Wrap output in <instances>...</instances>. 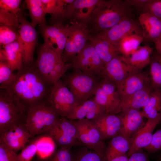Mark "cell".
<instances>
[{"label":"cell","instance_id":"cell-46","mask_svg":"<svg viewBox=\"0 0 161 161\" xmlns=\"http://www.w3.org/2000/svg\"><path fill=\"white\" fill-rule=\"evenodd\" d=\"M152 0H125V2L131 7H133L142 10V13L147 12L148 7Z\"/></svg>","mask_w":161,"mask_h":161},{"label":"cell","instance_id":"cell-3","mask_svg":"<svg viewBox=\"0 0 161 161\" xmlns=\"http://www.w3.org/2000/svg\"><path fill=\"white\" fill-rule=\"evenodd\" d=\"M58 116L47 100L29 107L26 123L31 137L45 134L59 119Z\"/></svg>","mask_w":161,"mask_h":161},{"label":"cell","instance_id":"cell-13","mask_svg":"<svg viewBox=\"0 0 161 161\" xmlns=\"http://www.w3.org/2000/svg\"><path fill=\"white\" fill-rule=\"evenodd\" d=\"M132 34H137L143 37L142 30L138 21L131 17H127L111 28L97 35L103 37L117 47L123 39Z\"/></svg>","mask_w":161,"mask_h":161},{"label":"cell","instance_id":"cell-2","mask_svg":"<svg viewBox=\"0 0 161 161\" xmlns=\"http://www.w3.org/2000/svg\"><path fill=\"white\" fill-rule=\"evenodd\" d=\"M131 7L121 0H100L86 25L91 36L109 29L122 20L131 17Z\"/></svg>","mask_w":161,"mask_h":161},{"label":"cell","instance_id":"cell-19","mask_svg":"<svg viewBox=\"0 0 161 161\" xmlns=\"http://www.w3.org/2000/svg\"><path fill=\"white\" fill-rule=\"evenodd\" d=\"M119 115L121 121L120 134L131 140L143 127V123L142 111L139 109H130L122 111Z\"/></svg>","mask_w":161,"mask_h":161},{"label":"cell","instance_id":"cell-32","mask_svg":"<svg viewBox=\"0 0 161 161\" xmlns=\"http://www.w3.org/2000/svg\"><path fill=\"white\" fill-rule=\"evenodd\" d=\"M143 41L142 36L136 34H131L123 39L117 47L121 55L127 57L137 50Z\"/></svg>","mask_w":161,"mask_h":161},{"label":"cell","instance_id":"cell-9","mask_svg":"<svg viewBox=\"0 0 161 161\" xmlns=\"http://www.w3.org/2000/svg\"><path fill=\"white\" fill-rule=\"evenodd\" d=\"M90 36L85 24L71 23L69 25L62 58L66 63L72 60L84 48Z\"/></svg>","mask_w":161,"mask_h":161},{"label":"cell","instance_id":"cell-41","mask_svg":"<svg viewBox=\"0 0 161 161\" xmlns=\"http://www.w3.org/2000/svg\"><path fill=\"white\" fill-rule=\"evenodd\" d=\"M21 0H0V9L7 10L17 16L20 14Z\"/></svg>","mask_w":161,"mask_h":161},{"label":"cell","instance_id":"cell-5","mask_svg":"<svg viewBox=\"0 0 161 161\" xmlns=\"http://www.w3.org/2000/svg\"><path fill=\"white\" fill-rule=\"evenodd\" d=\"M28 109L5 89L0 90V133L17 123H26Z\"/></svg>","mask_w":161,"mask_h":161},{"label":"cell","instance_id":"cell-42","mask_svg":"<svg viewBox=\"0 0 161 161\" xmlns=\"http://www.w3.org/2000/svg\"><path fill=\"white\" fill-rule=\"evenodd\" d=\"M37 153L35 141L26 145L18 154L19 161H30Z\"/></svg>","mask_w":161,"mask_h":161},{"label":"cell","instance_id":"cell-33","mask_svg":"<svg viewBox=\"0 0 161 161\" xmlns=\"http://www.w3.org/2000/svg\"><path fill=\"white\" fill-rule=\"evenodd\" d=\"M149 77L151 86L153 90L161 88V56L158 53L151 57Z\"/></svg>","mask_w":161,"mask_h":161},{"label":"cell","instance_id":"cell-28","mask_svg":"<svg viewBox=\"0 0 161 161\" xmlns=\"http://www.w3.org/2000/svg\"><path fill=\"white\" fill-rule=\"evenodd\" d=\"M153 91L151 85L148 84L121 101V112L130 109H143L148 103Z\"/></svg>","mask_w":161,"mask_h":161},{"label":"cell","instance_id":"cell-4","mask_svg":"<svg viewBox=\"0 0 161 161\" xmlns=\"http://www.w3.org/2000/svg\"><path fill=\"white\" fill-rule=\"evenodd\" d=\"M73 69L71 73L65 76L63 82L72 93L79 105L91 99L94 95L100 80L99 76Z\"/></svg>","mask_w":161,"mask_h":161},{"label":"cell","instance_id":"cell-49","mask_svg":"<svg viewBox=\"0 0 161 161\" xmlns=\"http://www.w3.org/2000/svg\"><path fill=\"white\" fill-rule=\"evenodd\" d=\"M157 53L161 55V36L154 42Z\"/></svg>","mask_w":161,"mask_h":161},{"label":"cell","instance_id":"cell-29","mask_svg":"<svg viewBox=\"0 0 161 161\" xmlns=\"http://www.w3.org/2000/svg\"><path fill=\"white\" fill-rule=\"evenodd\" d=\"M24 1L31 18L32 25L35 27L38 24L40 28L46 27V14L41 0H26Z\"/></svg>","mask_w":161,"mask_h":161},{"label":"cell","instance_id":"cell-22","mask_svg":"<svg viewBox=\"0 0 161 161\" xmlns=\"http://www.w3.org/2000/svg\"><path fill=\"white\" fill-rule=\"evenodd\" d=\"M0 61H7L13 72L19 70L23 64L24 48L20 38L16 41L1 47Z\"/></svg>","mask_w":161,"mask_h":161},{"label":"cell","instance_id":"cell-34","mask_svg":"<svg viewBox=\"0 0 161 161\" xmlns=\"http://www.w3.org/2000/svg\"><path fill=\"white\" fill-rule=\"evenodd\" d=\"M41 1L45 14L51 15V21L56 20L64 14L65 4L63 0H41Z\"/></svg>","mask_w":161,"mask_h":161},{"label":"cell","instance_id":"cell-18","mask_svg":"<svg viewBox=\"0 0 161 161\" xmlns=\"http://www.w3.org/2000/svg\"><path fill=\"white\" fill-rule=\"evenodd\" d=\"M150 83L149 75L146 72H140L128 76L116 86L121 101L149 84Z\"/></svg>","mask_w":161,"mask_h":161},{"label":"cell","instance_id":"cell-26","mask_svg":"<svg viewBox=\"0 0 161 161\" xmlns=\"http://www.w3.org/2000/svg\"><path fill=\"white\" fill-rule=\"evenodd\" d=\"M88 41L92 44L105 65L113 58L120 55L116 46L99 35H90Z\"/></svg>","mask_w":161,"mask_h":161},{"label":"cell","instance_id":"cell-39","mask_svg":"<svg viewBox=\"0 0 161 161\" xmlns=\"http://www.w3.org/2000/svg\"><path fill=\"white\" fill-rule=\"evenodd\" d=\"M20 15H16L7 10L0 9V25L10 27L18 31Z\"/></svg>","mask_w":161,"mask_h":161},{"label":"cell","instance_id":"cell-6","mask_svg":"<svg viewBox=\"0 0 161 161\" xmlns=\"http://www.w3.org/2000/svg\"><path fill=\"white\" fill-rule=\"evenodd\" d=\"M47 101L62 117H66L79 105L71 91L60 80L52 86Z\"/></svg>","mask_w":161,"mask_h":161},{"label":"cell","instance_id":"cell-24","mask_svg":"<svg viewBox=\"0 0 161 161\" xmlns=\"http://www.w3.org/2000/svg\"><path fill=\"white\" fill-rule=\"evenodd\" d=\"M138 18L144 40L154 43L161 36V20L148 12L140 13Z\"/></svg>","mask_w":161,"mask_h":161},{"label":"cell","instance_id":"cell-10","mask_svg":"<svg viewBox=\"0 0 161 161\" xmlns=\"http://www.w3.org/2000/svg\"><path fill=\"white\" fill-rule=\"evenodd\" d=\"M71 64L73 69L96 76H100L105 65L90 42L78 53Z\"/></svg>","mask_w":161,"mask_h":161},{"label":"cell","instance_id":"cell-8","mask_svg":"<svg viewBox=\"0 0 161 161\" xmlns=\"http://www.w3.org/2000/svg\"><path fill=\"white\" fill-rule=\"evenodd\" d=\"M93 98L103 112L115 114L120 113L121 100L117 91V86L108 80H100Z\"/></svg>","mask_w":161,"mask_h":161},{"label":"cell","instance_id":"cell-30","mask_svg":"<svg viewBox=\"0 0 161 161\" xmlns=\"http://www.w3.org/2000/svg\"><path fill=\"white\" fill-rule=\"evenodd\" d=\"M152 52V48L148 45L140 47L129 56L125 57L130 64L141 70L150 64Z\"/></svg>","mask_w":161,"mask_h":161},{"label":"cell","instance_id":"cell-20","mask_svg":"<svg viewBox=\"0 0 161 161\" xmlns=\"http://www.w3.org/2000/svg\"><path fill=\"white\" fill-rule=\"evenodd\" d=\"M92 121L103 140L112 139L120 133L122 124L119 115L104 112Z\"/></svg>","mask_w":161,"mask_h":161},{"label":"cell","instance_id":"cell-31","mask_svg":"<svg viewBox=\"0 0 161 161\" xmlns=\"http://www.w3.org/2000/svg\"><path fill=\"white\" fill-rule=\"evenodd\" d=\"M142 112L144 117L154 119L161 116V90H155L152 92L147 105Z\"/></svg>","mask_w":161,"mask_h":161},{"label":"cell","instance_id":"cell-7","mask_svg":"<svg viewBox=\"0 0 161 161\" xmlns=\"http://www.w3.org/2000/svg\"><path fill=\"white\" fill-rule=\"evenodd\" d=\"M71 121L76 129L77 138L80 143L88 148L105 156L106 146L92 121L85 119Z\"/></svg>","mask_w":161,"mask_h":161},{"label":"cell","instance_id":"cell-27","mask_svg":"<svg viewBox=\"0 0 161 161\" xmlns=\"http://www.w3.org/2000/svg\"><path fill=\"white\" fill-rule=\"evenodd\" d=\"M131 143V140L120 134L112 138L106 148L105 157L106 161L126 154L130 149Z\"/></svg>","mask_w":161,"mask_h":161},{"label":"cell","instance_id":"cell-40","mask_svg":"<svg viewBox=\"0 0 161 161\" xmlns=\"http://www.w3.org/2000/svg\"><path fill=\"white\" fill-rule=\"evenodd\" d=\"M73 161H106L105 156L90 149L79 153Z\"/></svg>","mask_w":161,"mask_h":161},{"label":"cell","instance_id":"cell-25","mask_svg":"<svg viewBox=\"0 0 161 161\" xmlns=\"http://www.w3.org/2000/svg\"><path fill=\"white\" fill-rule=\"evenodd\" d=\"M104 112L94 99L91 98L77 105L66 118L73 121L93 120Z\"/></svg>","mask_w":161,"mask_h":161},{"label":"cell","instance_id":"cell-35","mask_svg":"<svg viewBox=\"0 0 161 161\" xmlns=\"http://www.w3.org/2000/svg\"><path fill=\"white\" fill-rule=\"evenodd\" d=\"M72 67L71 64L64 63L62 58L56 63L53 70L49 74L47 80L48 83L52 86L59 80L68 69Z\"/></svg>","mask_w":161,"mask_h":161},{"label":"cell","instance_id":"cell-36","mask_svg":"<svg viewBox=\"0 0 161 161\" xmlns=\"http://www.w3.org/2000/svg\"><path fill=\"white\" fill-rule=\"evenodd\" d=\"M16 77L7 61H0V88L6 89Z\"/></svg>","mask_w":161,"mask_h":161},{"label":"cell","instance_id":"cell-21","mask_svg":"<svg viewBox=\"0 0 161 161\" xmlns=\"http://www.w3.org/2000/svg\"><path fill=\"white\" fill-rule=\"evenodd\" d=\"M61 58H62V57L49 45L44 42L40 47L37 58L34 63L47 82L49 74Z\"/></svg>","mask_w":161,"mask_h":161},{"label":"cell","instance_id":"cell-51","mask_svg":"<svg viewBox=\"0 0 161 161\" xmlns=\"http://www.w3.org/2000/svg\"><path fill=\"white\" fill-rule=\"evenodd\" d=\"M158 160V161H161V153L160 154Z\"/></svg>","mask_w":161,"mask_h":161},{"label":"cell","instance_id":"cell-38","mask_svg":"<svg viewBox=\"0 0 161 161\" xmlns=\"http://www.w3.org/2000/svg\"><path fill=\"white\" fill-rule=\"evenodd\" d=\"M20 37L18 31L6 26H0V45L2 47L17 40Z\"/></svg>","mask_w":161,"mask_h":161},{"label":"cell","instance_id":"cell-12","mask_svg":"<svg viewBox=\"0 0 161 161\" xmlns=\"http://www.w3.org/2000/svg\"><path fill=\"white\" fill-rule=\"evenodd\" d=\"M140 70L130 64L125 57L119 55L105 65L100 76L117 86L128 76Z\"/></svg>","mask_w":161,"mask_h":161},{"label":"cell","instance_id":"cell-48","mask_svg":"<svg viewBox=\"0 0 161 161\" xmlns=\"http://www.w3.org/2000/svg\"><path fill=\"white\" fill-rule=\"evenodd\" d=\"M142 150L132 154L129 157L128 161H150L147 154Z\"/></svg>","mask_w":161,"mask_h":161},{"label":"cell","instance_id":"cell-37","mask_svg":"<svg viewBox=\"0 0 161 161\" xmlns=\"http://www.w3.org/2000/svg\"><path fill=\"white\" fill-rule=\"evenodd\" d=\"M37 153L41 158L49 156L54 152L55 143L50 138L47 137L40 139L35 141Z\"/></svg>","mask_w":161,"mask_h":161},{"label":"cell","instance_id":"cell-43","mask_svg":"<svg viewBox=\"0 0 161 161\" xmlns=\"http://www.w3.org/2000/svg\"><path fill=\"white\" fill-rule=\"evenodd\" d=\"M0 161H19L18 154L0 140Z\"/></svg>","mask_w":161,"mask_h":161},{"label":"cell","instance_id":"cell-47","mask_svg":"<svg viewBox=\"0 0 161 161\" xmlns=\"http://www.w3.org/2000/svg\"><path fill=\"white\" fill-rule=\"evenodd\" d=\"M146 12H148L161 20V0H152Z\"/></svg>","mask_w":161,"mask_h":161},{"label":"cell","instance_id":"cell-1","mask_svg":"<svg viewBox=\"0 0 161 161\" xmlns=\"http://www.w3.org/2000/svg\"><path fill=\"white\" fill-rule=\"evenodd\" d=\"M52 86L41 75L34 62L29 65H23L5 89L28 109L31 106L46 101Z\"/></svg>","mask_w":161,"mask_h":161},{"label":"cell","instance_id":"cell-14","mask_svg":"<svg viewBox=\"0 0 161 161\" xmlns=\"http://www.w3.org/2000/svg\"><path fill=\"white\" fill-rule=\"evenodd\" d=\"M35 27L25 17L20 15L18 31L24 46L23 65L24 66L30 65L34 63V52L38 40L37 33Z\"/></svg>","mask_w":161,"mask_h":161},{"label":"cell","instance_id":"cell-16","mask_svg":"<svg viewBox=\"0 0 161 161\" xmlns=\"http://www.w3.org/2000/svg\"><path fill=\"white\" fill-rule=\"evenodd\" d=\"M30 138L26 123L15 124L0 133V140L15 152L23 149Z\"/></svg>","mask_w":161,"mask_h":161},{"label":"cell","instance_id":"cell-50","mask_svg":"<svg viewBox=\"0 0 161 161\" xmlns=\"http://www.w3.org/2000/svg\"><path fill=\"white\" fill-rule=\"evenodd\" d=\"M128 156L126 154L114 158L109 161H128Z\"/></svg>","mask_w":161,"mask_h":161},{"label":"cell","instance_id":"cell-17","mask_svg":"<svg viewBox=\"0 0 161 161\" xmlns=\"http://www.w3.org/2000/svg\"><path fill=\"white\" fill-rule=\"evenodd\" d=\"M69 25L61 23L40 28L44 43L50 45L62 58L66 44Z\"/></svg>","mask_w":161,"mask_h":161},{"label":"cell","instance_id":"cell-23","mask_svg":"<svg viewBox=\"0 0 161 161\" xmlns=\"http://www.w3.org/2000/svg\"><path fill=\"white\" fill-rule=\"evenodd\" d=\"M161 122V116L154 119H148L132 139L131 147L127 153L128 157L149 145L152 139L153 131Z\"/></svg>","mask_w":161,"mask_h":161},{"label":"cell","instance_id":"cell-44","mask_svg":"<svg viewBox=\"0 0 161 161\" xmlns=\"http://www.w3.org/2000/svg\"><path fill=\"white\" fill-rule=\"evenodd\" d=\"M143 149L150 153L161 151V129L153 134L150 143Z\"/></svg>","mask_w":161,"mask_h":161},{"label":"cell","instance_id":"cell-52","mask_svg":"<svg viewBox=\"0 0 161 161\" xmlns=\"http://www.w3.org/2000/svg\"></svg>","mask_w":161,"mask_h":161},{"label":"cell","instance_id":"cell-11","mask_svg":"<svg viewBox=\"0 0 161 161\" xmlns=\"http://www.w3.org/2000/svg\"><path fill=\"white\" fill-rule=\"evenodd\" d=\"M45 134L60 148L70 149L80 143L75 125L65 117L59 119Z\"/></svg>","mask_w":161,"mask_h":161},{"label":"cell","instance_id":"cell-15","mask_svg":"<svg viewBox=\"0 0 161 161\" xmlns=\"http://www.w3.org/2000/svg\"><path fill=\"white\" fill-rule=\"evenodd\" d=\"M100 0H67L64 19L86 24Z\"/></svg>","mask_w":161,"mask_h":161},{"label":"cell","instance_id":"cell-45","mask_svg":"<svg viewBox=\"0 0 161 161\" xmlns=\"http://www.w3.org/2000/svg\"><path fill=\"white\" fill-rule=\"evenodd\" d=\"M70 149L60 148L54 154L50 161H73Z\"/></svg>","mask_w":161,"mask_h":161}]
</instances>
